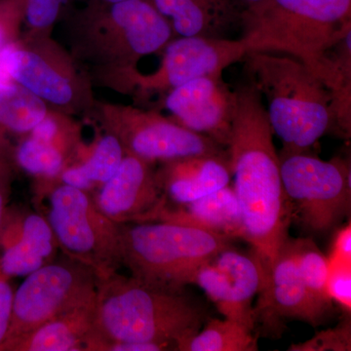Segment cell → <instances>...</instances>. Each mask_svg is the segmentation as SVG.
<instances>
[{
	"mask_svg": "<svg viewBox=\"0 0 351 351\" xmlns=\"http://www.w3.org/2000/svg\"><path fill=\"white\" fill-rule=\"evenodd\" d=\"M243 61L249 82L267 101L282 152H307L335 129L331 91L306 64L267 52L248 53Z\"/></svg>",
	"mask_w": 351,
	"mask_h": 351,
	"instance_id": "5",
	"label": "cell"
},
{
	"mask_svg": "<svg viewBox=\"0 0 351 351\" xmlns=\"http://www.w3.org/2000/svg\"><path fill=\"white\" fill-rule=\"evenodd\" d=\"M175 121L228 147L237 110V92L223 75L203 76L165 95Z\"/></svg>",
	"mask_w": 351,
	"mask_h": 351,
	"instance_id": "14",
	"label": "cell"
},
{
	"mask_svg": "<svg viewBox=\"0 0 351 351\" xmlns=\"http://www.w3.org/2000/svg\"><path fill=\"white\" fill-rule=\"evenodd\" d=\"M328 258L329 263H351V225L350 223L337 232L332 240V250Z\"/></svg>",
	"mask_w": 351,
	"mask_h": 351,
	"instance_id": "33",
	"label": "cell"
},
{
	"mask_svg": "<svg viewBox=\"0 0 351 351\" xmlns=\"http://www.w3.org/2000/svg\"><path fill=\"white\" fill-rule=\"evenodd\" d=\"M124 156L119 138L105 131L88 149L83 145L75 160L49 182H61L93 195L117 172Z\"/></svg>",
	"mask_w": 351,
	"mask_h": 351,
	"instance_id": "21",
	"label": "cell"
},
{
	"mask_svg": "<svg viewBox=\"0 0 351 351\" xmlns=\"http://www.w3.org/2000/svg\"><path fill=\"white\" fill-rule=\"evenodd\" d=\"M237 110L228 145L232 189L244 237L253 249L267 287L286 240L293 211L284 191L280 160L262 96L250 82L235 89Z\"/></svg>",
	"mask_w": 351,
	"mask_h": 351,
	"instance_id": "1",
	"label": "cell"
},
{
	"mask_svg": "<svg viewBox=\"0 0 351 351\" xmlns=\"http://www.w3.org/2000/svg\"><path fill=\"white\" fill-rule=\"evenodd\" d=\"M156 221L193 226L230 239L244 237L239 201L230 184L186 204L174 206L167 201Z\"/></svg>",
	"mask_w": 351,
	"mask_h": 351,
	"instance_id": "20",
	"label": "cell"
},
{
	"mask_svg": "<svg viewBox=\"0 0 351 351\" xmlns=\"http://www.w3.org/2000/svg\"><path fill=\"white\" fill-rule=\"evenodd\" d=\"M156 174L166 199L178 205L214 193L232 181L228 154L166 161Z\"/></svg>",
	"mask_w": 351,
	"mask_h": 351,
	"instance_id": "17",
	"label": "cell"
},
{
	"mask_svg": "<svg viewBox=\"0 0 351 351\" xmlns=\"http://www.w3.org/2000/svg\"><path fill=\"white\" fill-rule=\"evenodd\" d=\"M90 113L98 119L104 130L119 138L126 154L149 162L228 156L225 147L212 138L154 110L96 101Z\"/></svg>",
	"mask_w": 351,
	"mask_h": 351,
	"instance_id": "10",
	"label": "cell"
},
{
	"mask_svg": "<svg viewBox=\"0 0 351 351\" xmlns=\"http://www.w3.org/2000/svg\"><path fill=\"white\" fill-rule=\"evenodd\" d=\"M63 29L69 55L98 83L137 69L141 59L162 51L174 34L151 0L83 2L64 16Z\"/></svg>",
	"mask_w": 351,
	"mask_h": 351,
	"instance_id": "2",
	"label": "cell"
},
{
	"mask_svg": "<svg viewBox=\"0 0 351 351\" xmlns=\"http://www.w3.org/2000/svg\"><path fill=\"white\" fill-rule=\"evenodd\" d=\"M48 198V223L64 256L94 270L98 279L122 265L120 226L97 206L89 191L57 182H40Z\"/></svg>",
	"mask_w": 351,
	"mask_h": 351,
	"instance_id": "7",
	"label": "cell"
},
{
	"mask_svg": "<svg viewBox=\"0 0 351 351\" xmlns=\"http://www.w3.org/2000/svg\"><path fill=\"white\" fill-rule=\"evenodd\" d=\"M191 284H196L204 291L225 318L241 323L252 331L255 330L254 316L239 306L228 277L211 261L198 267Z\"/></svg>",
	"mask_w": 351,
	"mask_h": 351,
	"instance_id": "26",
	"label": "cell"
},
{
	"mask_svg": "<svg viewBox=\"0 0 351 351\" xmlns=\"http://www.w3.org/2000/svg\"><path fill=\"white\" fill-rule=\"evenodd\" d=\"M290 351H350L351 322L350 313H345V317L336 327L317 332L313 338L304 343L292 345Z\"/></svg>",
	"mask_w": 351,
	"mask_h": 351,
	"instance_id": "28",
	"label": "cell"
},
{
	"mask_svg": "<svg viewBox=\"0 0 351 351\" xmlns=\"http://www.w3.org/2000/svg\"><path fill=\"white\" fill-rule=\"evenodd\" d=\"M154 165L125 154L117 172L93 193L97 206L119 225L156 221L167 199Z\"/></svg>",
	"mask_w": 351,
	"mask_h": 351,
	"instance_id": "15",
	"label": "cell"
},
{
	"mask_svg": "<svg viewBox=\"0 0 351 351\" xmlns=\"http://www.w3.org/2000/svg\"><path fill=\"white\" fill-rule=\"evenodd\" d=\"M10 166L0 156V226L6 214L7 197L10 186Z\"/></svg>",
	"mask_w": 351,
	"mask_h": 351,
	"instance_id": "34",
	"label": "cell"
},
{
	"mask_svg": "<svg viewBox=\"0 0 351 351\" xmlns=\"http://www.w3.org/2000/svg\"><path fill=\"white\" fill-rule=\"evenodd\" d=\"M257 339L241 323L225 318L206 321L202 330L178 346L181 351H256Z\"/></svg>",
	"mask_w": 351,
	"mask_h": 351,
	"instance_id": "25",
	"label": "cell"
},
{
	"mask_svg": "<svg viewBox=\"0 0 351 351\" xmlns=\"http://www.w3.org/2000/svg\"><path fill=\"white\" fill-rule=\"evenodd\" d=\"M330 313L331 311L321 306L302 282L289 237L279 252L267 287L258 294L254 306L255 328L260 325L267 335L278 337L283 320H301L316 327L322 325Z\"/></svg>",
	"mask_w": 351,
	"mask_h": 351,
	"instance_id": "13",
	"label": "cell"
},
{
	"mask_svg": "<svg viewBox=\"0 0 351 351\" xmlns=\"http://www.w3.org/2000/svg\"><path fill=\"white\" fill-rule=\"evenodd\" d=\"M49 112L47 104L27 88L0 80V132H31Z\"/></svg>",
	"mask_w": 351,
	"mask_h": 351,
	"instance_id": "23",
	"label": "cell"
},
{
	"mask_svg": "<svg viewBox=\"0 0 351 351\" xmlns=\"http://www.w3.org/2000/svg\"><path fill=\"white\" fill-rule=\"evenodd\" d=\"M0 269L7 277L27 276L54 260L59 248L47 219L38 212L17 214L0 226Z\"/></svg>",
	"mask_w": 351,
	"mask_h": 351,
	"instance_id": "16",
	"label": "cell"
},
{
	"mask_svg": "<svg viewBox=\"0 0 351 351\" xmlns=\"http://www.w3.org/2000/svg\"><path fill=\"white\" fill-rule=\"evenodd\" d=\"M68 0H25L24 22L29 36L49 34L58 19L63 14Z\"/></svg>",
	"mask_w": 351,
	"mask_h": 351,
	"instance_id": "29",
	"label": "cell"
},
{
	"mask_svg": "<svg viewBox=\"0 0 351 351\" xmlns=\"http://www.w3.org/2000/svg\"><path fill=\"white\" fill-rule=\"evenodd\" d=\"M211 263L228 277L239 306L254 316L253 299L263 286V272L255 256L230 246L217 254Z\"/></svg>",
	"mask_w": 351,
	"mask_h": 351,
	"instance_id": "24",
	"label": "cell"
},
{
	"mask_svg": "<svg viewBox=\"0 0 351 351\" xmlns=\"http://www.w3.org/2000/svg\"><path fill=\"white\" fill-rule=\"evenodd\" d=\"M295 263L308 292L321 306L332 311V302L327 294L329 263L311 239H292Z\"/></svg>",
	"mask_w": 351,
	"mask_h": 351,
	"instance_id": "27",
	"label": "cell"
},
{
	"mask_svg": "<svg viewBox=\"0 0 351 351\" xmlns=\"http://www.w3.org/2000/svg\"><path fill=\"white\" fill-rule=\"evenodd\" d=\"M240 25L249 52L295 58L331 93L341 88L332 53L351 32V0H263L243 9Z\"/></svg>",
	"mask_w": 351,
	"mask_h": 351,
	"instance_id": "3",
	"label": "cell"
},
{
	"mask_svg": "<svg viewBox=\"0 0 351 351\" xmlns=\"http://www.w3.org/2000/svg\"><path fill=\"white\" fill-rule=\"evenodd\" d=\"M82 145L47 142L25 134L16 147L14 158L21 169L39 181H53L75 160Z\"/></svg>",
	"mask_w": 351,
	"mask_h": 351,
	"instance_id": "22",
	"label": "cell"
},
{
	"mask_svg": "<svg viewBox=\"0 0 351 351\" xmlns=\"http://www.w3.org/2000/svg\"><path fill=\"white\" fill-rule=\"evenodd\" d=\"M120 226L122 265L143 282L184 290L196 270L232 239L193 226L167 221Z\"/></svg>",
	"mask_w": 351,
	"mask_h": 351,
	"instance_id": "6",
	"label": "cell"
},
{
	"mask_svg": "<svg viewBox=\"0 0 351 351\" xmlns=\"http://www.w3.org/2000/svg\"><path fill=\"white\" fill-rule=\"evenodd\" d=\"M11 351H100L95 301L53 318L7 345Z\"/></svg>",
	"mask_w": 351,
	"mask_h": 351,
	"instance_id": "18",
	"label": "cell"
},
{
	"mask_svg": "<svg viewBox=\"0 0 351 351\" xmlns=\"http://www.w3.org/2000/svg\"><path fill=\"white\" fill-rule=\"evenodd\" d=\"M162 51V61L154 73L143 75L136 69L101 85L143 100L152 95H166L203 76L223 75L226 69L243 61L250 53L243 39L204 36L171 39Z\"/></svg>",
	"mask_w": 351,
	"mask_h": 351,
	"instance_id": "12",
	"label": "cell"
},
{
	"mask_svg": "<svg viewBox=\"0 0 351 351\" xmlns=\"http://www.w3.org/2000/svg\"><path fill=\"white\" fill-rule=\"evenodd\" d=\"M326 288L330 300L350 313L351 263H329Z\"/></svg>",
	"mask_w": 351,
	"mask_h": 351,
	"instance_id": "30",
	"label": "cell"
},
{
	"mask_svg": "<svg viewBox=\"0 0 351 351\" xmlns=\"http://www.w3.org/2000/svg\"><path fill=\"white\" fill-rule=\"evenodd\" d=\"M180 36L226 38L241 25L243 7L237 0H151Z\"/></svg>",
	"mask_w": 351,
	"mask_h": 351,
	"instance_id": "19",
	"label": "cell"
},
{
	"mask_svg": "<svg viewBox=\"0 0 351 351\" xmlns=\"http://www.w3.org/2000/svg\"><path fill=\"white\" fill-rule=\"evenodd\" d=\"M69 1V0H68ZM78 1L87 2V1H98L104 2V3H117V2L124 1V0H78Z\"/></svg>",
	"mask_w": 351,
	"mask_h": 351,
	"instance_id": "36",
	"label": "cell"
},
{
	"mask_svg": "<svg viewBox=\"0 0 351 351\" xmlns=\"http://www.w3.org/2000/svg\"><path fill=\"white\" fill-rule=\"evenodd\" d=\"M280 174L291 207L309 232L323 234L350 216V166L307 152H281Z\"/></svg>",
	"mask_w": 351,
	"mask_h": 351,
	"instance_id": "9",
	"label": "cell"
},
{
	"mask_svg": "<svg viewBox=\"0 0 351 351\" xmlns=\"http://www.w3.org/2000/svg\"><path fill=\"white\" fill-rule=\"evenodd\" d=\"M97 283L93 269L64 255L27 274L14 292L12 319L0 350L53 318L93 302Z\"/></svg>",
	"mask_w": 351,
	"mask_h": 351,
	"instance_id": "11",
	"label": "cell"
},
{
	"mask_svg": "<svg viewBox=\"0 0 351 351\" xmlns=\"http://www.w3.org/2000/svg\"><path fill=\"white\" fill-rule=\"evenodd\" d=\"M14 291L7 277L0 269V346L5 341L12 319Z\"/></svg>",
	"mask_w": 351,
	"mask_h": 351,
	"instance_id": "32",
	"label": "cell"
},
{
	"mask_svg": "<svg viewBox=\"0 0 351 351\" xmlns=\"http://www.w3.org/2000/svg\"><path fill=\"white\" fill-rule=\"evenodd\" d=\"M25 0H0V48L18 39Z\"/></svg>",
	"mask_w": 351,
	"mask_h": 351,
	"instance_id": "31",
	"label": "cell"
},
{
	"mask_svg": "<svg viewBox=\"0 0 351 351\" xmlns=\"http://www.w3.org/2000/svg\"><path fill=\"white\" fill-rule=\"evenodd\" d=\"M239 2L240 5L245 8H249V7L257 5V4L263 2V0H237Z\"/></svg>",
	"mask_w": 351,
	"mask_h": 351,
	"instance_id": "35",
	"label": "cell"
},
{
	"mask_svg": "<svg viewBox=\"0 0 351 351\" xmlns=\"http://www.w3.org/2000/svg\"><path fill=\"white\" fill-rule=\"evenodd\" d=\"M0 80L22 85L64 114L91 112L96 101L89 76L49 34H29L0 48Z\"/></svg>",
	"mask_w": 351,
	"mask_h": 351,
	"instance_id": "8",
	"label": "cell"
},
{
	"mask_svg": "<svg viewBox=\"0 0 351 351\" xmlns=\"http://www.w3.org/2000/svg\"><path fill=\"white\" fill-rule=\"evenodd\" d=\"M206 314L184 290L158 287L115 272L98 279L95 326L101 350L114 343H152L177 350L200 331Z\"/></svg>",
	"mask_w": 351,
	"mask_h": 351,
	"instance_id": "4",
	"label": "cell"
}]
</instances>
